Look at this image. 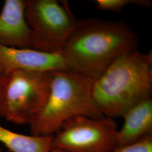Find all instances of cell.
<instances>
[{
    "mask_svg": "<svg viewBox=\"0 0 152 152\" xmlns=\"http://www.w3.org/2000/svg\"><path fill=\"white\" fill-rule=\"evenodd\" d=\"M16 70L69 71L61 53H46L31 48H16L0 44V72L5 75Z\"/></svg>",
    "mask_w": 152,
    "mask_h": 152,
    "instance_id": "7",
    "label": "cell"
},
{
    "mask_svg": "<svg viewBox=\"0 0 152 152\" xmlns=\"http://www.w3.org/2000/svg\"><path fill=\"white\" fill-rule=\"evenodd\" d=\"M6 76L3 117L16 125H31L46 103L51 72L16 70Z\"/></svg>",
    "mask_w": 152,
    "mask_h": 152,
    "instance_id": "5",
    "label": "cell"
},
{
    "mask_svg": "<svg viewBox=\"0 0 152 152\" xmlns=\"http://www.w3.org/2000/svg\"><path fill=\"white\" fill-rule=\"evenodd\" d=\"M109 152H152V135L131 144L116 147Z\"/></svg>",
    "mask_w": 152,
    "mask_h": 152,
    "instance_id": "12",
    "label": "cell"
},
{
    "mask_svg": "<svg viewBox=\"0 0 152 152\" xmlns=\"http://www.w3.org/2000/svg\"><path fill=\"white\" fill-rule=\"evenodd\" d=\"M25 16L31 32V49L61 53L77 20L66 2L26 0Z\"/></svg>",
    "mask_w": 152,
    "mask_h": 152,
    "instance_id": "4",
    "label": "cell"
},
{
    "mask_svg": "<svg viewBox=\"0 0 152 152\" xmlns=\"http://www.w3.org/2000/svg\"><path fill=\"white\" fill-rule=\"evenodd\" d=\"M91 79L69 71L51 72L49 96L29 125L31 135H54L66 121L78 115L102 117L92 96Z\"/></svg>",
    "mask_w": 152,
    "mask_h": 152,
    "instance_id": "3",
    "label": "cell"
},
{
    "mask_svg": "<svg viewBox=\"0 0 152 152\" xmlns=\"http://www.w3.org/2000/svg\"><path fill=\"white\" fill-rule=\"evenodd\" d=\"M113 118L78 115L66 121L54 135V148L63 152H109L117 147Z\"/></svg>",
    "mask_w": 152,
    "mask_h": 152,
    "instance_id": "6",
    "label": "cell"
},
{
    "mask_svg": "<svg viewBox=\"0 0 152 152\" xmlns=\"http://www.w3.org/2000/svg\"><path fill=\"white\" fill-rule=\"evenodd\" d=\"M122 117L124 122L118 130L117 147L123 146L152 135V100L147 99L129 109Z\"/></svg>",
    "mask_w": 152,
    "mask_h": 152,
    "instance_id": "9",
    "label": "cell"
},
{
    "mask_svg": "<svg viewBox=\"0 0 152 152\" xmlns=\"http://www.w3.org/2000/svg\"><path fill=\"white\" fill-rule=\"evenodd\" d=\"M63 152L62 151H61L60 150H58V149H55L54 148L53 150V152Z\"/></svg>",
    "mask_w": 152,
    "mask_h": 152,
    "instance_id": "14",
    "label": "cell"
},
{
    "mask_svg": "<svg viewBox=\"0 0 152 152\" xmlns=\"http://www.w3.org/2000/svg\"><path fill=\"white\" fill-rule=\"evenodd\" d=\"M9 152V151H8V152Z\"/></svg>",
    "mask_w": 152,
    "mask_h": 152,
    "instance_id": "16",
    "label": "cell"
},
{
    "mask_svg": "<svg viewBox=\"0 0 152 152\" xmlns=\"http://www.w3.org/2000/svg\"><path fill=\"white\" fill-rule=\"evenodd\" d=\"M152 55L136 49L121 55L92 84V96L102 115L113 118L151 98Z\"/></svg>",
    "mask_w": 152,
    "mask_h": 152,
    "instance_id": "2",
    "label": "cell"
},
{
    "mask_svg": "<svg viewBox=\"0 0 152 152\" xmlns=\"http://www.w3.org/2000/svg\"><path fill=\"white\" fill-rule=\"evenodd\" d=\"M54 135H27L0 125V143L10 152H52Z\"/></svg>",
    "mask_w": 152,
    "mask_h": 152,
    "instance_id": "10",
    "label": "cell"
},
{
    "mask_svg": "<svg viewBox=\"0 0 152 152\" xmlns=\"http://www.w3.org/2000/svg\"><path fill=\"white\" fill-rule=\"evenodd\" d=\"M6 76L0 72V118L3 117Z\"/></svg>",
    "mask_w": 152,
    "mask_h": 152,
    "instance_id": "13",
    "label": "cell"
},
{
    "mask_svg": "<svg viewBox=\"0 0 152 152\" xmlns=\"http://www.w3.org/2000/svg\"><path fill=\"white\" fill-rule=\"evenodd\" d=\"M0 44L31 48V32L25 16V0H6L0 14Z\"/></svg>",
    "mask_w": 152,
    "mask_h": 152,
    "instance_id": "8",
    "label": "cell"
},
{
    "mask_svg": "<svg viewBox=\"0 0 152 152\" xmlns=\"http://www.w3.org/2000/svg\"><path fill=\"white\" fill-rule=\"evenodd\" d=\"M136 34L122 22L78 20L61 53L69 72L94 81L121 55L135 50Z\"/></svg>",
    "mask_w": 152,
    "mask_h": 152,
    "instance_id": "1",
    "label": "cell"
},
{
    "mask_svg": "<svg viewBox=\"0 0 152 152\" xmlns=\"http://www.w3.org/2000/svg\"><path fill=\"white\" fill-rule=\"evenodd\" d=\"M98 9L103 10L120 12L126 6L135 4L140 6L149 7L152 2L149 0H96Z\"/></svg>",
    "mask_w": 152,
    "mask_h": 152,
    "instance_id": "11",
    "label": "cell"
},
{
    "mask_svg": "<svg viewBox=\"0 0 152 152\" xmlns=\"http://www.w3.org/2000/svg\"><path fill=\"white\" fill-rule=\"evenodd\" d=\"M0 152H3V151H2V148L1 147V146H0Z\"/></svg>",
    "mask_w": 152,
    "mask_h": 152,
    "instance_id": "15",
    "label": "cell"
}]
</instances>
